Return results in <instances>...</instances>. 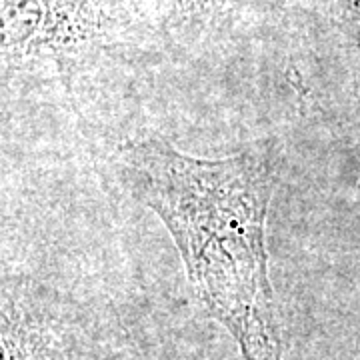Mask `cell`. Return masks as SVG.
Returning a JSON list of instances; mask_svg holds the SVG:
<instances>
[{
	"instance_id": "obj_1",
	"label": "cell",
	"mask_w": 360,
	"mask_h": 360,
	"mask_svg": "<svg viewBox=\"0 0 360 360\" xmlns=\"http://www.w3.org/2000/svg\"><path fill=\"white\" fill-rule=\"evenodd\" d=\"M118 162L122 184L162 220L194 292L245 360H283L266 250L274 153L255 144L210 160L148 134L122 144Z\"/></svg>"
},
{
	"instance_id": "obj_2",
	"label": "cell",
	"mask_w": 360,
	"mask_h": 360,
	"mask_svg": "<svg viewBox=\"0 0 360 360\" xmlns=\"http://www.w3.org/2000/svg\"><path fill=\"white\" fill-rule=\"evenodd\" d=\"M129 25L112 0H2V72L75 78L116 46Z\"/></svg>"
},
{
	"instance_id": "obj_3",
	"label": "cell",
	"mask_w": 360,
	"mask_h": 360,
	"mask_svg": "<svg viewBox=\"0 0 360 360\" xmlns=\"http://www.w3.org/2000/svg\"><path fill=\"white\" fill-rule=\"evenodd\" d=\"M231 4L232 0H160V18L168 30L196 32L214 25Z\"/></svg>"
},
{
	"instance_id": "obj_4",
	"label": "cell",
	"mask_w": 360,
	"mask_h": 360,
	"mask_svg": "<svg viewBox=\"0 0 360 360\" xmlns=\"http://www.w3.org/2000/svg\"><path fill=\"white\" fill-rule=\"evenodd\" d=\"M338 6L345 14V20L354 28V34H356L360 46V0H338Z\"/></svg>"
}]
</instances>
